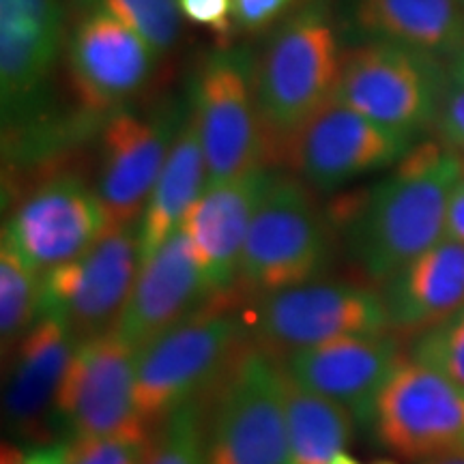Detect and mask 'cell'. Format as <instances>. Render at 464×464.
Listing matches in <instances>:
<instances>
[{"label": "cell", "instance_id": "1", "mask_svg": "<svg viewBox=\"0 0 464 464\" xmlns=\"http://www.w3.org/2000/svg\"><path fill=\"white\" fill-rule=\"evenodd\" d=\"M462 179L464 158L443 142L411 149L382 181L340 205L348 258L385 284L443 239L450 198Z\"/></svg>", "mask_w": 464, "mask_h": 464}, {"label": "cell", "instance_id": "2", "mask_svg": "<svg viewBox=\"0 0 464 464\" xmlns=\"http://www.w3.org/2000/svg\"><path fill=\"white\" fill-rule=\"evenodd\" d=\"M344 50L332 0H304L256 54V95L276 150L335 100Z\"/></svg>", "mask_w": 464, "mask_h": 464}, {"label": "cell", "instance_id": "3", "mask_svg": "<svg viewBox=\"0 0 464 464\" xmlns=\"http://www.w3.org/2000/svg\"><path fill=\"white\" fill-rule=\"evenodd\" d=\"M332 258V224L299 179L276 172L254 213L243 247L239 282L271 295L314 282Z\"/></svg>", "mask_w": 464, "mask_h": 464}, {"label": "cell", "instance_id": "4", "mask_svg": "<svg viewBox=\"0 0 464 464\" xmlns=\"http://www.w3.org/2000/svg\"><path fill=\"white\" fill-rule=\"evenodd\" d=\"M189 108L205 149L208 183L266 168L256 54L252 50L246 45L213 50L191 84Z\"/></svg>", "mask_w": 464, "mask_h": 464}, {"label": "cell", "instance_id": "5", "mask_svg": "<svg viewBox=\"0 0 464 464\" xmlns=\"http://www.w3.org/2000/svg\"><path fill=\"white\" fill-rule=\"evenodd\" d=\"M448 67L426 52L387 42L344 50L335 100L390 130L417 133L437 123Z\"/></svg>", "mask_w": 464, "mask_h": 464}, {"label": "cell", "instance_id": "6", "mask_svg": "<svg viewBox=\"0 0 464 464\" xmlns=\"http://www.w3.org/2000/svg\"><path fill=\"white\" fill-rule=\"evenodd\" d=\"M226 305L198 307L138 351L136 402L147 428L161 426L179 406L196 400L232 357L243 327Z\"/></svg>", "mask_w": 464, "mask_h": 464}, {"label": "cell", "instance_id": "7", "mask_svg": "<svg viewBox=\"0 0 464 464\" xmlns=\"http://www.w3.org/2000/svg\"><path fill=\"white\" fill-rule=\"evenodd\" d=\"M189 114L188 100L158 106H123L110 112L100 131L97 194L108 226H136L147 208L170 150Z\"/></svg>", "mask_w": 464, "mask_h": 464}, {"label": "cell", "instance_id": "8", "mask_svg": "<svg viewBox=\"0 0 464 464\" xmlns=\"http://www.w3.org/2000/svg\"><path fill=\"white\" fill-rule=\"evenodd\" d=\"M136 370L138 351L116 327L75 342L56 402L69 439H150L136 402Z\"/></svg>", "mask_w": 464, "mask_h": 464}, {"label": "cell", "instance_id": "9", "mask_svg": "<svg viewBox=\"0 0 464 464\" xmlns=\"http://www.w3.org/2000/svg\"><path fill=\"white\" fill-rule=\"evenodd\" d=\"M390 329L382 295L348 282H307L265 295L254 318L258 348L280 363L329 340Z\"/></svg>", "mask_w": 464, "mask_h": 464}, {"label": "cell", "instance_id": "10", "mask_svg": "<svg viewBox=\"0 0 464 464\" xmlns=\"http://www.w3.org/2000/svg\"><path fill=\"white\" fill-rule=\"evenodd\" d=\"M140 271V228L108 226L80 258L42 282V314L56 316L75 342L116 327Z\"/></svg>", "mask_w": 464, "mask_h": 464}, {"label": "cell", "instance_id": "11", "mask_svg": "<svg viewBox=\"0 0 464 464\" xmlns=\"http://www.w3.org/2000/svg\"><path fill=\"white\" fill-rule=\"evenodd\" d=\"M207 464H290L282 363L243 351L207 437Z\"/></svg>", "mask_w": 464, "mask_h": 464}, {"label": "cell", "instance_id": "12", "mask_svg": "<svg viewBox=\"0 0 464 464\" xmlns=\"http://www.w3.org/2000/svg\"><path fill=\"white\" fill-rule=\"evenodd\" d=\"M370 423L382 448L409 460L464 450L462 392L415 359L393 370L376 398Z\"/></svg>", "mask_w": 464, "mask_h": 464}, {"label": "cell", "instance_id": "13", "mask_svg": "<svg viewBox=\"0 0 464 464\" xmlns=\"http://www.w3.org/2000/svg\"><path fill=\"white\" fill-rule=\"evenodd\" d=\"M415 136L374 123L338 100L327 103L284 149L307 185L335 191L365 174L396 166Z\"/></svg>", "mask_w": 464, "mask_h": 464}, {"label": "cell", "instance_id": "14", "mask_svg": "<svg viewBox=\"0 0 464 464\" xmlns=\"http://www.w3.org/2000/svg\"><path fill=\"white\" fill-rule=\"evenodd\" d=\"M108 230L97 188L73 172L54 174L20 200L3 226V237L37 274L80 258Z\"/></svg>", "mask_w": 464, "mask_h": 464}, {"label": "cell", "instance_id": "15", "mask_svg": "<svg viewBox=\"0 0 464 464\" xmlns=\"http://www.w3.org/2000/svg\"><path fill=\"white\" fill-rule=\"evenodd\" d=\"M160 56L100 9H82L67 34V69L75 95L91 112H114L140 92Z\"/></svg>", "mask_w": 464, "mask_h": 464}, {"label": "cell", "instance_id": "16", "mask_svg": "<svg viewBox=\"0 0 464 464\" xmlns=\"http://www.w3.org/2000/svg\"><path fill=\"white\" fill-rule=\"evenodd\" d=\"M205 297H211V293L198 256L189 237L179 228L140 265L116 332L140 351L194 314Z\"/></svg>", "mask_w": 464, "mask_h": 464}, {"label": "cell", "instance_id": "17", "mask_svg": "<svg viewBox=\"0 0 464 464\" xmlns=\"http://www.w3.org/2000/svg\"><path fill=\"white\" fill-rule=\"evenodd\" d=\"M400 363L396 338L368 334L344 335L297 351L282 365L307 390L344 404L359 423H370L376 398Z\"/></svg>", "mask_w": 464, "mask_h": 464}, {"label": "cell", "instance_id": "18", "mask_svg": "<svg viewBox=\"0 0 464 464\" xmlns=\"http://www.w3.org/2000/svg\"><path fill=\"white\" fill-rule=\"evenodd\" d=\"M271 179L274 170L256 168L228 181L207 183L185 216L181 228L194 246L211 297L228 293L239 280L249 226Z\"/></svg>", "mask_w": 464, "mask_h": 464}, {"label": "cell", "instance_id": "19", "mask_svg": "<svg viewBox=\"0 0 464 464\" xmlns=\"http://www.w3.org/2000/svg\"><path fill=\"white\" fill-rule=\"evenodd\" d=\"M58 0H0V92L5 125L31 114L61 52Z\"/></svg>", "mask_w": 464, "mask_h": 464}, {"label": "cell", "instance_id": "20", "mask_svg": "<svg viewBox=\"0 0 464 464\" xmlns=\"http://www.w3.org/2000/svg\"><path fill=\"white\" fill-rule=\"evenodd\" d=\"M75 351V338L56 316L42 314L15 344L5 417L11 432L50 448L56 402Z\"/></svg>", "mask_w": 464, "mask_h": 464}, {"label": "cell", "instance_id": "21", "mask_svg": "<svg viewBox=\"0 0 464 464\" xmlns=\"http://www.w3.org/2000/svg\"><path fill=\"white\" fill-rule=\"evenodd\" d=\"M382 286L392 329L430 332L464 310V246L440 239Z\"/></svg>", "mask_w": 464, "mask_h": 464}, {"label": "cell", "instance_id": "22", "mask_svg": "<svg viewBox=\"0 0 464 464\" xmlns=\"http://www.w3.org/2000/svg\"><path fill=\"white\" fill-rule=\"evenodd\" d=\"M351 20L365 42H387L451 61L464 50L460 0H351Z\"/></svg>", "mask_w": 464, "mask_h": 464}, {"label": "cell", "instance_id": "23", "mask_svg": "<svg viewBox=\"0 0 464 464\" xmlns=\"http://www.w3.org/2000/svg\"><path fill=\"white\" fill-rule=\"evenodd\" d=\"M208 183L207 158L202 149L198 127L191 108L177 142L168 155L164 170L150 191L140 224V265L158 252L161 243L181 228L185 216L198 200Z\"/></svg>", "mask_w": 464, "mask_h": 464}, {"label": "cell", "instance_id": "24", "mask_svg": "<svg viewBox=\"0 0 464 464\" xmlns=\"http://www.w3.org/2000/svg\"><path fill=\"white\" fill-rule=\"evenodd\" d=\"M282 393L286 406L290 464H329L344 454L355 417L344 404L307 390L282 365Z\"/></svg>", "mask_w": 464, "mask_h": 464}, {"label": "cell", "instance_id": "25", "mask_svg": "<svg viewBox=\"0 0 464 464\" xmlns=\"http://www.w3.org/2000/svg\"><path fill=\"white\" fill-rule=\"evenodd\" d=\"M42 282L7 237L0 243V335L3 346H15L42 316Z\"/></svg>", "mask_w": 464, "mask_h": 464}, {"label": "cell", "instance_id": "26", "mask_svg": "<svg viewBox=\"0 0 464 464\" xmlns=\"http://www.w3.org/2000/svg\"><path fill=\"white\" fill-rule=\"evenodd\" d=\"M82 9H100L142 37L160 58L168 54L181 33L177 0H80Z\"/></svg>", "mask_w": 464, "mask_h": 464}, {"label": "cell", "instance_id": "27", "mask_svg": "<svg viewBox=\"0 0 464 464\" xmlns=\"http://www.w3.org/2000/svg\"><path fill=\"white\" fill-rule=\"evenodd\" d=\"M142 464H207V434L198 400L179 406L150 437Z\"/></svg>", "mask_w": 464, "mask_h": 464}, {"label": "cell", "instance_id": "28", "mask_svg": "<svg viewBox=\"0 0 464 464\" xmlns=\"http://www.w3.org/2000/svg\"><path fill=\"white\" fill-rule=\"evenodd\" d=\"M413 359L437 370L464 392V310L430 332L417 335Z\"/></svg>", "mask_w": 464, "mask_h": 464}, {"label": "cell", "instance_id": "29", "mask_svg": "<svg viewBox=\"0 0 464 464\" xmlns=\"http://www.w3.org/2000/svg\"><path fill=\"white\" fill-rule=\"evenodd\" d=\"M149 440L67 439L50 450L45 464H142Z\"/></svg>", "mask_w": 464, "mask_h": 464}, {"label": "cell", "instance_id": "30", "mask_svg": "<svg viewBox=\"0 0 464 464\" xmlns=\"http://www.w3.org/2000/svg\"><path fill=\"white\" fill-rule=\"evenodd\" d=\"M434 125L440 133V142L464 158V50L448 65L443 100Z\"/></svg>", "mask_w": 464, "mask_h": 464}, {"label": "cell", "instance_id": "31", "mask_svg": "<svg viewBox=\"0 0 464 464\" xmlns=\"http://www.w3.org/2000/svg\"><path fill=\"white\" fill-rule=\"evenodd\" d=\"M299 0H235V24L247 33L280 24Z\"/></svg>", "mask_w": 464, "mask_h": 464}, {"label": "cell", "instance_id": "32", "mask_svg": "<svg viewBox=\"0 0 464 464\" xmlns=\"http://www.w3.org/2000/svg\"><path fill=\"white\" fill-rule=\"evenodd\" d=\"M183 20L226 34L235 24V0H177Z\"/></svg>", "mask_w": 464, "mask_h": 464}, {"label": "cell", "instance_id": "33", "mask_svg": "<svg viewBox=\"0 0 464 464\" xmlns=\"http://www.w3.org/2000/svg\"><path fill=\"white\" fill-rule=\"evenodd\" d=\"M443 239L462 243L464 246V179L456 185L454 194L450 198Z\"/></svg>", "mask_w": 464, "mask_h": 464}, {"label": "cell", "instance_id": "34", "mask_svg": "<svg viewBox=\"0 0 464 464\" xmlns=\"http://www.w3.org/2000/svg\"><path fill=\"white\" fill-rule=\"evenodd\" d=\"M3 464H39V462L33 460L31 456L22 454V451H17V450H5Z\"/></svg>", "mask_w": 464, "mask_h": 464}, {"label": "cell", "instance_id": "35", "mask_svg": "<svg viewBox=\"0 0 464 464\" xmlns=\"http://www.w3.org/2000/svg\"><path fill=\"white\" fill-rule=\"evenodd\" d=\"M423 464H464V450L462 451H451V454H443L437 458H430Z\"/></svg>", "mask_w": 464, "mask_h": 464}, {"label": "cell", "instance_id": "36", "mask_svg": "<svg viewBox=\"0 0 464 464\" xmlns=\"http://www.w3.org/2000/svg\"><path fill=\"white\" fill-rule=\"evenodd\" d=\"M329 464H359V462L355 460V458H351L348 454H338Z\"/></svg>", "mask_w": 464, "mask_h": 464}, {"label": "cell", "instance_id": "37", "mask_svg": "<svg viewBox=\"0 0 464 464\" xmlns=\"http://www.w3.org/2000/svg\"><path fill=\"white\" fill-rule=\"evenodd\" d=\"M376 464H396V462H387V460H382V462H376Z\"/></svg>", "mask_w": 464, "mask_h": 464}, {"label": "cell", "instance_id": "38", "mask_svg": "<svg viewBox=\"0 0 464 464\" xmlns=\"http://www.w3.org/2000/svg\"><path fill=\"white\" fill-rule=\"evenodd\" d=\"M460 3H462V7H464V0H460Z\"/></svg>", "mask_w": 464, "mask_h": 464}, {"label": "cell", "instance_id": "39", "mask_svg": "<svg viewBox=\"0 0 464 464\" xmlns=\"http://www.w3.org/2000/svg\"><path fill=\"white\" fill-rule=\"evenodd\" d=\"M462 400H464V392H462Z\"/></svg>", "mask_w": 464, "mask_h": 464}]
</instances>
